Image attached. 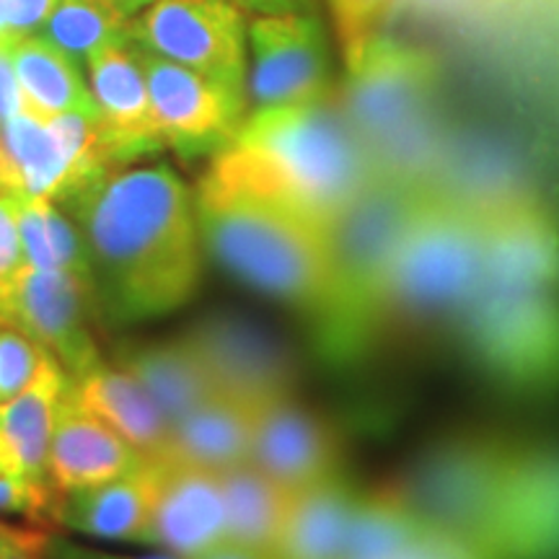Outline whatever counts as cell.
<instances>
[{
    "instance_id": "obj_1",
    "label": "cell",
    "mask_w": 559,
    "mask_h": 559,
    "mask_svg": "<svg viewBox=\"0 0 559 559\" xmlns=\"http://www.w3.org/2000/svg\"><path fill=\"white\" fill-rule=\"evenodd\" d=\"M86 243L99 306L117 321L190 304L202 239L190 187L164 164L115 166L60 202Z\"/></svg>"
},
{
    "instance_id": "obj_2",
    "label": "cell",
    "mask_w": 559,
    "mask_h": 559,
    "mask_svg": "<svg viewBox=\"0 0 559 559\" xmlns=\"http://www.w3.org/2000/svg\"><path fill=\"white\" fill-rule=\"evenodd\" d=\"M207 171L283 202L324 228L381 174L347 122L337 91L321 102L249 111Z\"/></svg>"
},
{
    "instance_id": "obj_3",
    "label": "cell",
    "mask_w": 559,
    "mask_h": 559,
    "mask_svg": "<svg viewBox=\"0 0 559 559\" xmlns=\"http://www.w3.org/2000/svg\"><path fill=\"white\" fill-rule=\"evenodd\" d=\"M202 249L251 288L324 321L332 304L326 228L283 202L205 171L194 192Z\"/></svg>"
},
{
    "instance_id": "obj_4",
    "label": "cell",
    "mask_w": 559,
    "mask_h": 559,
    "mask_svg": "<svg viewBox=\"0 0 559 559\" xmlns=\"http://www.w3.org/2000/svg\"><path fill=\"white\" fill-rule=\"evenodd\" d=\"M485 275V207L432 190L396 247L370 326L466 311Z\"/></svg>"
},
{
    "instance_id": "obj_5",
    "label": "cell",
    "mask_w": 559,
    "mask_h": 559,
    "mask_svg": "<svg viewBox=\"0 0 559 559\" xmlns=\"http://www.w3.org/2000/svg\"><path fill=\"white\" fill-rule=\"evenodd\" d=\"M342 58L345 79L337 102L379 171L428 181L415 166V140L423 135L436 91V58L383 29Z\"/></svg>"
},
{
    "instance_id": "obj_6",
    "label": "cell",
    "mask_w": 559,
    "mask_h": 559,
    "mask_svg": "<svg viewBox=\"0 0 559 559\" xmlns=\"http://www.w3.org/2000/svg\"><path fill=\"white\" fill-rule=\"evenodd\" d=\"M432 190L430 181L379 174L330 221L332 304L324 326L332 340L353 342L368 332L383 275Z\"/></svg>"
},
{
    "instance_id": "obj_7",
    "label": "cell",
    "mask_w": 559,
    "mask_h": 559,
    "mask_svg": "<svg viewBox=\"0 0 559 559\" xmlns=\"http://www.w3.org/2000/svg\"><path fill=\"white\" fill-rule=\"evenodd\" d=\"M519 466L489 449H453L417 472L402 498L436 528L500 559L510 544Z\"/></svg>"
},
{
    "instance_id": "obj_8",
    "label": "cell",
    "mask_w": 559,
    "mask_h": 559,
    "mask_svg": "<svg viewBox=\"0 0 559 559\" xmlns=\"http://www.w3.org/2000/svg\"><path fill=\"white\" fill-rule=\"evenodd\" d=\"M132 41L249 99V24L230 0H153Z\"/></svg>"
},
{
    "instance_id": "obj_9",
    "label": "cell",
    "mask_w": 559,
    "mask_h": 559,
    "mask_svg": "<svg viewBox=\"0 0 559 559\" xmlns=\"http://www.w3.org/2000/svg\"><path fill=\"white\" fill-rule=\"evenodd\" d=\"M332 55L317 13L290 11L249 21V111L330 99Z\"/></svg>"
},
{
    "instance_id": "obj_10",
    "label": "cell",
    "mask_w": 559,
    "mask_h": 559,
    "mask_svg": "<svg viewBox=\"0 0 559 559\" xmlns=\"http://www.w3.org/2000/svg\"><path fill=\"white\" fill-rule=\"evenodd\" d=\"M5 153L16 169L19 190L29 198L68 200L99 174L115 169L94 117H34L19 111L0 122Z\"/></svg>"
},
{
    "instance_id": "obj_11",
    "label": "cell",
    "mask_w": 559,
    "mask_h": 559,
    "mask_svg": "<svg viewBox=\"0 0 559 559\" xmlns=\"http://www.w3.org/2000/svg\"><path fill=\"white\" fill-rule=\"evenodd\" d=\"M135 45V41H132ZM164 143L181 158H215L249 117L247 96L135 45Z\"/></svg>"
},
{
    "instance_id": "obj_12",
    "label": "cell",
    "mask_w": 559,
    "mask_h": 559,
    "mask_svg": "<svg viewBox=\"0 0 559 559\" xmlns=\"http://www.w3.org/2000/svg\"><path fill=\"white\" fill-rule=\"evenodd\" d=\"M96 306V288L86 280L62 270L26 267L0 321L39 342L68 376H79L102 360L91 332Z\"/></svg>"
},
{
    "instance_id": "obj_13",
    "label": "cell",
    "mask_w": 559,
    "mask_h": 559,
    "mask_svg": "<svg viewBox=\"0 0 559 559\" xmlns=\"http://www.w3.org/2000/svg\"><path fill=\"white\" fill-rule=\"evenodd\" d=\"M156 495L145 547L192 559L228 536L226 492L221 474L177 459H153Z\"/></svg>"
},
{
    "instance_id": "obj_14",
    "label": "cell",
    "mask_w": 559,
    "mask_h": 559,
    "mask_svg": "<svg viewBox=\"0 0 559 559\" xmlns=\"http://www.w3.org/2000/svg\"><path fill=\"white\" fill-rule=\"evenodd\" d=\"M194 349L218 394L251 409L290 396V362L272 342L236 319H210L181 337Z\"/></svg>"
},
{
    "instance_id": "obj_15",
    "label": "cell",
    "mask_w": 559,
    "mask_h": 559,
    "mask_svg": "<svg viewBox=\"0 0 559 559\" xmlns=\"http://www.w3.org/2000/svg\"><path fill=\"white\" fill-rule=\"evenodd\" d=\"M86 66L91 73V94L99 109L96 124L111 164L124 166L166 148L135 45L130 41V45L104 47L91 55Z\"/></svg>"
},
{
    "instance_id": "obj_16",
    "label": "cell",
    "mask_w": 559,
    "mask_h": 559,
    "mask_svg": "<svg viewBox=\"0 0 559 559\" xmlns=\"http://www.w3.org/2000/svg\"><path fill=\"white\" fill-rule=\"evenodd\" d=\"M249 464L288 492H300L337 477L340 443L324 419L285 396L257 409Z\"/></svg>"
},
{
    "instance_id": "obj_17",
    "label": "cell",
    "mask_w": 559,
    "mask_h": 559,
    "mask_svg": "<svg viewBox=\"0 0 559 559\" xmlns=\"http://www.w3.org/2000/svg\"><path fill=\"white\" fill-rule=\"evenodd\" d=\"M143 461L128 440L81 407L68 386L50 443V485L62 495L75 492L120 479L140 469Z\"/></svg>"
},
{
    "instance_id": "obj_18",
    "label": "cell",
    "mask_w": 559,
    "mask_h": 559,
    "mask_svg": "<svg viewBox=\"0 0 559 559\" xmlns=\"http://www.w3.org/2000/svg\"><path fill=\"white\" fill-rule=\"evenodd\" d=\"M68 386V370L50 355L29 386L0 402V466L50 485V443Z\"/></svg>"
},
{
    "instance_id": "obj_19",
    "label": "cell",
    "mask_w": 559,
    "mask_h": 559,
    "mask_svg": "<svg viewBox=\"0 0 559 559\" xmlns=\"http://www.w3.org/2000/svg\"><path fill=\"white\" fill-rule=\"evenodd\" d=\"M70 391L81 407L128 440L145 461L164 456L171 430L169 417L122 366L111 368L99 360L83 373L70 376Z\"/></svg>"
},
{
    "instance_id": "obj_20",
    "label": "cell",
    "mask_w": 559,
    "mask_h": 559,
    "mask_svg": "<svg viewBox=\"0 0 559 559\" xmlns=\"http://www.w3.org/2000/svg\"><path fill=\"white\" fill-rule=\"evenodd\" d=\"M156 495V469L151 461L120 479L66 492L55 510L62 526L107 542L145 544Z\"/></svg>"
},
{
    "instance_id": "obj_21",
    "label": "cell",
    "mask_w": 559,
    "mask_h": 559,
    "mask_svg": "<svg viewBox=\"0 0 559 559\" xmlns=\"http://www.w3.org/2000/svg\"><path fill=\"white\" fill-rule=\"evenodd\" d=\"M257 409L234 396L215 394L171 425L160 459H177L215 474L251 461Z\"/></svg>"
},
{
    "instance_id": "obj_22",
    "label": "cell",
    "mask_w": 559,
    "mask_h": 559,
    "mask_svg": "<svg viewBox=\"0 0 559 559\" xmlns=\"http://www.w3.org/2000/svg\"><path fill=\"white\" fill-rule=\"evenodd\" d=\"M24 107L34 117L83 115L99 117L91 86L83 79L79 60L62 52L41 34L13 37L9 45Z\"/></svg>"
},
{
    "instance_id": "obj_23",
    "label": "cell",
    "mask_w": 559,
    "mask_h": 559,
    "mask_svg": "<svg viewBox=\"0 0 559 559\" xmlns=\"http://www.w3.org/2000/svg\"><path fill=\"white\" fill-rule=\"evenodd\" d=\"M360 492L337 477L293 495L288 519L280 534L277 559H345L349 523Z\"/></svg>"
},
{
    "instance_id": "obj_24",
    "label": "cell",
    "mask_w": 559,
    "mask_h": 559,
    "mask_svg": "<svg viewBox=\"0 0 559 559\" xmlns=\"http://www.w3.org/2000/svg\"><path fill=\"white\" fill-rule=\"evenodd\" d=\"M120 366L143 383L171 425L218 394L205 366L185 340L135 347L120 358Z\"/></svg>"
},
{
    "instance_id": "obj_25",
    "label": "cell",
    "mask_w": 559,
    "mask_h": 559,
    "mask_svg": "<svg viewBox=\"0 0 559 559\" xmlns=\"http://www.w3.org/2000/svg\"><path fill=\"white\" fill-rule=\"evenodd\" d=\"M221 479L228 515L226 542L275 555L296 492H288L254 464H241L223 472Z\"/></svg>"
},
{
    "instance_id": "obj_26",
    "label": "cell",
    "mask_w": 559,
    "mask_h": 559,
    "mask_svg": "<svg viewBox=\"0 0 559 559\" xmlns=\"http://www.w3.org/2000/svg\"><path fill=\"white\" fill-rule=\"evenodd\" d=\"M19 198V226L29 267L62 270L94 285L86 243L81 230L58 202L45 198H29L16 192Z\"/></svg>"
},
{
    "instance_id": "obj_27",
    "label": "cell",
    "mask_w": 559,
    "mask_h": 559,
    "mask_svg": "<svg viewBox=\"0 0 559 559\" xmlns=\"http://www.w3.org/2000/svg\"><path fill=\"white\" fill-rule=\"evenodd\" d=\"M37 34L70 58L86 62L104 47L130 45L132 13L120 0H60Z\"/></svg>"
},
{
    "instance_id": "obj_28",
    "label": "cell",
    "mask_w": 559,
    "mask_h": 559,
    "mask_svg": "<svg viewBox=\"0 0 559 559\" xmlns=\"http://www.w3.org/2000/svg\"><path fill=\"white\" fill-rule=\"evenodd\" d=\"M50 353L19 326L0 321V402L11 400L37 379Z\"/></svg>"
},
{
    "instance_id": "obj_29",
    "label": "cell",
    "mask_w": 559,
    "mask_h": 559,
    "mask_svg": "<svg viewBox=\"0 0 559 559\" xmlns=\"http://www.w3.org/2000/svg\"><path fill=\"white\" fill-rule=\"evenodd\" d=\"M29 267L19 226L16 192H0V317L16 290L21 275Z\"/></svg>"
},
{
    "instance_id": "obj_30",
    "label": "cell",
    "mask_w": 559,
    "mask_h": 559,
    "mask_svg": "<svg viewBox=\"0 0 559 559\" xmlns=\"http://www.w3.org/2000/svg\"><path fill=\"white\" fill-rule=\"evenodd\" d=\"M394 3L396 0H326L342 52L358 45L368 34L381 32L383 19L389 16Z\"/></svg>"
},
{
    "instance_id": "obj_31",
    "label": "cell",
    "mask_w": 559,
    "mask_h": 559,
    "mask_svg": "<svg viewBox=\"0 0 559 559\" xmlns=\"http://www.w3.org/2000/svg\"><path fill=\"white\" fill-rule=\"evenodd\" d=\"M52 508L50 492L45 485L21 477L0 466V513H16L39 519Z\"/></svg>"
},
{
    "instance_id": "obj_32",
    "label": "cell",
    "mask_w": 559,
    "mask_h": 559,
    "mask_svg": "<svg viewBox=\"0 0 559 559\" xmlns=\"http://www.w3.org/2000/svg\"><path fill=\"white\" fill-rule=\"evenodd\" d=\"M60 0H11V34L24 37V34H37L52 11L58 9Z\"/></svg>"
},
{
    "instance_id": "obj_33",
    "label": "cell",
    "mask_w": 559,
    "mask_h": 559,
    "mask_svg": "<svg viewBox=\"0 0 559 559\" xmlns=\"http://www.w3.org/2000/svg\"><path fill=\"white\" fill-rule=\"evenodd\" d=\"M45 559H181L177 555H151V557H128V555H109V551L79 547V544L70 542H47Z\"/></svg>"
},
{
    "instance_id": "obj_34",
    "label": "cell",
    "mask_w": 559,
    "mask_h": 559,
    "mask_svg": "<svg viewBox=\"0 0 559 559\" xmlns=\"http://www.w3.org/2000/svg\"><path fill=\"white\" fill-rule=\"evenodd\" d=\"M47 536L34 534V531H24V528H13L0 523V557L11 555L16 549H47Z\"/></svg>"
},
{
    "instance_id": "obj_35",
    "label": "cell",
    "mask_w": 559,
    "mask_h": 559,
    "mask_svg": "<svg viewBox=\"0 0 559 559\" xmlns=\"http://www.w3.org/2000/svg\"><path fill=\"white\" fill-rule=\"evenodd\" d=\"M241 11L254 13V16H272V13H290L306 11L311 0H230Z\"/></svg>"
},
{
    "instance_id": "obj_36",
    "label": "cell",
    "mask_w": 559,
    "mask_h": 559,
    "mask_svg": "<svg viewBox=\"0 0 559 559\" xmlns=\"http://www.w3.org/2000/svg\"><path fill=\"white\" fill-rule=\"evenodd\" d=\"M192 559H277L270 551H260V549H249V547H239V544L223 542L218 547L202 551V555L192 557Z\"/></svg>"
},
{
    "instance_id": "obj_37",
    "label": "cell",
    "mask_w": 559,
    "mask_h": 559,
    "mask_svg": "<svg viewBox=\"0 0 559 559\" xmlns=\"http://www.w3.org/2000/svg\"><path fill=\"white\" fill-rule=\"evenodd\" d=\"M16 190H19L16 169H13L9 153H5L3 138H0V192H16Z\"/></svg>"
},
{
    "instance_id": "obj_38",
    "label": "cell",
    "mask_w": 559,
    "mask_h": 559,
    "mask_svg": "<svg viewBox=\"0 0 559 559\" xmlns=\"http://www.w3.org/2000/svg\"><path fill=\"white\" fill-rule=\"evenodd\" d=\"M0 39H13V34H11V0H0Z\"/></svg>"
},
{
    "instance_id": "obj_39",
    "label": "cell",
    "mask_w": 559,
    "mask_h": 559,
    "mask_svg": "<svg viewBox=\"0 0 559 559\" xmlns=\"http://www.w3.org/2000/svg\"><path fill=\"white\" fill-rule=\"evenodd\" d=\"M120 3L124 5V11H130V13H135V11H143L145 5H151L153 0H120Z\"/></svg>"
}]
</instances>
